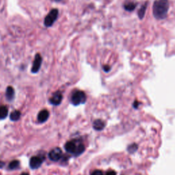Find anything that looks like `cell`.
I'll use <instances>...</instances> for the list:
<instances>
[{
    "mask_svg": "<svg viewBox=\"0 0 175 175\" xmlns=\"http://www.w3.org/2000/svg\"><path fill=\"white\" fill-rule=\"evenodd\" d=\"M41 64H42V57H41L40 54H36L35 56V59L34 62H33L32 68V72L33 73H38L40 68L41 67Z\"/></svg>",
    "mask_w": 175,
    "mask_h": 175,
    "instance_id": "obj_6",
    "label": "cell"
},
{
    "mask_svg": "<svg viewBox=\"0 0 175 175\" xmlns=\"http://www.w3.org/2000/svg\"><path fill=\"white\" fill-rule=\"evenodd\" d=\"M86 101V95L83 91L81 90H76L73 92L71 96V102L74 106H79L80 104H83Z\"/></svg>",
    "mask_w": 175,
    "mask_h": 175,
    "instance_id": "obj_3",
    "label": "cell"
},
{
    "mask_svg": "<svg viewBox=\"0 0 175 175\" xmlns=\"http://www.w3.org/2000/svg\"><path fill=\"white\" fill-rule=\"evenodd\" d=\"M57 16H58V10L57 9L51 10L45 18V21H44L45 26L47 27V28H48V27H51L53 23H54L55 21H56Z\"/></svg>",
    "mask_w": 175,
    "mask_h": 175,
    "instance_id": "obj_4",
    "label": "cell"
},
{
    "mask_svg": "<svg viewBox=\"0 0 175 175\" xmlns=\"http://www.w3.org/2000/svg\"><path fill=\"white\" fill-rule=\"evenodd\" d=\"M137 149V146L136 145H135V144H133V145H131L128 147V151L130 152V153H133V152L136 151Z\"/></svg>",
    "mask_w": 175,
    "mask_h": 175,
    "instance_id": "obj_17",
    "label": "cell"
},
{
    "mask_svg": "<svg viewBox=\"0 0 175 175\" xmlns=\"http://www.w3.org/2000/svg\"><path fill=\"white\" fill-rule=\"evenodd\" d=\"M55 1H62V0H54Z\"/></svg>",
    "mask_w": 175,
    "mask_h": 175,
    "instance_id": "obj_23",
    "label": "cell"
},
{
    "mask_svg": "<svg viewBox=\"0 0 175 175\" xmlns=\"http://www.w3.org/2000/svg\"><path fill=\"white\" fill-rule=\"evenodd\" d=\"M8 114V110L7 107L1 106L0 107V119H4L6 118Z\"/></svg>",
    "mask_w": 175,
    "mask_h": 175,
    "instance_id": "obj_13",
    "label": "cell"
},
{
    "mask_svg": "<svg viewBox=\"0 0 175 175\" xmlns=\"http://www.w3.org/2000/svg\"><path fill=\"white\" fill-rule=\"evenodd\" d=\"M91 175H103V172L101 171V170H94V171L92 172Z\"/></svg>",
    "mask_w": 175,
    "mask_h": 175,
    "instance_id": "obj_18",
    "label": "cell"
},
{
    "mask_svg": "<svg viewBox=\"0 0 175 175\" xmlns=\"http://www.w3.org/2000/svg\"><path fill=\"white\" fill-rule=\"evenodd\" d=\"M6 98H7L8 101H12L14 98V90L13 88L11 87V86H9V87H8L7 89H6Z\"/></svg>",
    "mask_w": 175,
    "mask_h": 175,
    "instance_id": "obj_11",
    "label": "cell"
},
{
    "mask_svg": "<svg viewBox=\"0 0 175 175\" xmlns=\"http://www.w3.org/2000/svg\"><path fill=\"white\" fill-rule=\"evenodd\" d=\"M64 148L68 153L75 156L81 155L85 151V147L81 141L74 140L66 143Z\"/></svg>",
    "mask_w": 175,
    "mask_h": 175,
    "instance_id": "obj_2",
    "label": "cell"
},
{
    "mask_svg": "<svg viewBox=\"0 0 175 175\" xmlns=\"http://www.w3.org/2000/svg\"><path fill=\"white\" fill-rule=\"evenodd\" d=\"M19 162L18 161V160H14V161H12L10 162L9 164V166H8V168H9V169L10 170H14V169H16L18 166H19Z\"/></svg>",
    "mask_w": 175,
    "mask_h": 175,
    "instance_id": "obj_16",
    "label": "cell"
},
{
    "mask_svg": "<svg viewBox=\"0 0 175 175\" xmlns=\"http://www.w3.org/2000/svg\"><path fill=\"white\" fill-rule=\"evenodd\" d=\"M4 165V163L2 162H0V168H2Z\"/></svg>",
    "mask_w": 175,
    "mask_h": 175,
    "instance_id": "obj_21",
    "label": "cell"
},
{
    "mask_svg": "<svg viewBox=\"0 0 175 175\" xmlns=\"http://www.w3.org/2000/svg\"><path fill=\"white\" fill-rule=\"evenodd\" d=\"M135 8H136V4L133 3V2H129V3L125 4V9L127 11H133V10H135Z\"/></svg>",
    "mask_w": 175,
    "mask_h": 175,
    "instance_id": "obj_15",
    "label": "cell"
},
{
    "mask_svg": "<svg viewBox=\"0 0 175 175\" xmlns=\"http://www.w3.org/2000/svg\"><path fill=\"white\" fill-rule=\"evenodd\" d=\"M43 164V159L40 157H33L30 161V166L32 169H37Z\"/></svg>",
    "mask_w": 175,
    "mask_h": 175,
    "instance_id": "obj_8",
    "label": "cell"
},
{
    "mask_svg": "<svg viewBox=\"0 0 175 175\" xmlns=\"http://www.w3.org/2000/svg\"><path fill=\"white\" fill-rule=\"evenodd\" d=\"M62 156V151L60 148H54L49 153V157L51 161L57 162L60 159Z\"/></svg>",
    "mask_w": 175,
    "mask_h": 175,
    "instance_id": "obj_5",
    "label": "cell"
},
{
    "mask_svg": "<svg viewBox=\"0 0 175 175\" xmlns=\"http://www.w3.org/2000/svg\"><path fill=\"white\" fill-rule=\"evenodd\" d=\"M147 4L148 2H146L145 4H144L142 6H141V8H140V10H138V17L140 18V19H142L144 18V16L145 15L146 13V10H147Z\"/></svg>",
    "mask_w": 175,
    "mask_h": 175,
    "instance_id": "obj_12",
    "label": "cell"
},
{
    "mask_svg": "<svg viewBox=\"0 0 175 175\" xmlns=\"http://www.w3.org/2000/svg\"><path fill=\"white\" fill-rule=\"evenodd\" d=\"M49 113L47 110L40 111L38 115V120L40 123H45L48 120Z\"/></svg>",
    "mask_w": 175,
    "mask_h": 175,
    "instance_id": "obj_9",
    "label": "cell"
},
{
    "mask_svg": "<svg viewBox=\"0 0 175 175\" xmlns=\"http://www.w3.org/2000/svg\"><path fill=\"white\" fill-rule=\"evenodd\" d=\"M20 117H21V113L19 111H17V110L13 111L10 116V120L12 121L18 120V119L20 118Z\"/></svg>",
    "mask_w": 175,
    "mask_h": 175,
    "instance_id": "obj_14",
    "label": "cell"
},
{
    "mask_svg": "<svg viewBox=\"0 0 175 175\" xmlns=\"http://www.w3.org/2000/svg\"><path fill=\"white\" fill-rule=\"evenodd\" d=\"M62 100V94L60 92H56L55 94H53L50 99H49V101L53 106H58L61 103Z\"/></svg>",
    "mask_w": 175,
    "mask_h": 175,
    "instance_id": "obj_7",
    "label": "cell"
},
{
    "mask_svg": "<svg viewBox=\"0 0 175 175\" xmlns=\"http://www.w3.org/2000/svg\"><path fill=\"white\" fill-rule=\"evenodd\" d=\"M169 10L168 0H157L154 2L153 13L157 19H164L167 16Z\"/></svg>",
    "mask_w": 175,
    "mask_h": 175,
    "instance_id": "obj_1",
    "label": "cell"
},
{
    "mask_svg": "<svg viewBox=\"0 0 175 175\" xmlns=\"http://www.w3.org/2000/svg\"><path fill=\"white\" fill-rule=\"evenodd\" d=\"M106 175H116V173L114 171H110L107 172V174Z\"/></svg>",
    "mask_w": 175,
    "mask_h": 175,
    "instance_id": "obj_20",
    "label": "cell"
},
{
    "mask_svg": "<svg viewBox=\"0 0 175 175\" xmlns=\"http://www.w3.org/2000/svg\"><path fill=\"white\" fill-rule=\"evenodd\" d=\"M21 175H30V174H28V173H26V172H25V173H23V174H21Z\"/></svg>",
    "mask_w": 175,
    "mask_h": 175,
    "instance_id": "obj_22",
    "label": "cell"
},
{
    "mask_svg": "<svg viewBox=\"0 0 175 175\" xmlns=\"http://www.w3.org/2000/svg\"><path fill=\"white\" fill-rule=\"evenodd\" d=\"M105 126H106L105 123L103 120H100V119H97V120H94L93 123V128L96 131L102 130V129H103Z\"/></svg>",
    "mask_w": 175,
    "mask_h": 175,
    "instance_id": "obj_10",
    "label": "cell"
},
{
    "mask_svg": "<svg viewBox=\"0 0 175 175\" xmlns=\"http://www.w3.org/2000/svg\"><path fill=\"white\" fill-rule=\"evenodd\" d=\"M103 70L106 72H109L110 70V67L108 65H105L103 67Z\"/></svg>",
    "mask_w": 175,
    "mask_h": 175,
    "instance_id": "obj_19",
    "label": "cell"
}]
</instances>
